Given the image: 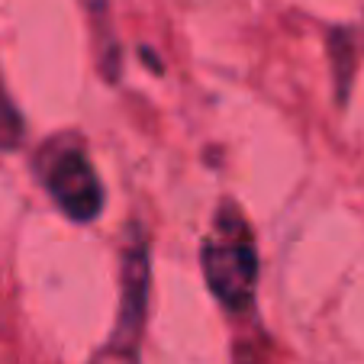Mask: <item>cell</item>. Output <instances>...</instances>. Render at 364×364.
Segmentation results:
<instances>
[{
    "label": "cell",
    "mask_w": 364,
    "mask_h": 364,
    "mask_svg": "<svg viewBox=\"0 0 364 364\" xmlns=\"http://www.w3.org/2000/svg\"><path fill=\"white\" fill-rule=\"evenodd\" d=\"M232 223L235 216L229 220V229L213 232L203 242L200 264H203L206 284L223 306L248 309L258 287V252H255L252 235L242 226L232 232Z\"/></svg>",
    "instance_id": "6da1fadb"
},
{
    "label": "cell",
    "mask_w": 364,
    "mask_h": 364,
    "mask_svg": "<svg viewBox=\"0 0 364 364\" xmlns=\"http://www.w3.org/2000/svg\"><path fill=\"white\" fill-rule=\"evenodd\" d=\"M48 193L58 203V210L77 223L97 220L103 210V184L81 151H65L62 159L52 161Z\"/></svg>",
    "instance_id": "7a4b0ae2"
},
{
    "label": "cell",
    "mask_w": 364,
    "mask_h": 364,
    "mask_svg": "<svg viewBox=\"0 0 364 364\" xmlns=\"http://www.w3.org/2000/svg\"><path fill=\"white\" fill-rule=\"evenodd\" d=\"M145 300H149V255L142 245H136L132 252H126L123 262V303H119V323L113 345H123V348L136 345L145 319Z\"/></svg>",
    "instance_id": "3957f363"
},
{
    "label": "cell",
    "mask_w": 364,
    "mask_h": 364,
    "mask_svg": "<svg viewBox=\"0 0 364 364\" xmlns=\"http://www.w3.org/2000/svg\"><path fill=\"white\" fill-rule=\"evenodd\" d=\"M90 364H139V361H136V351H132V348H123V345H110V348L100 351V355H97Z\"/></svg>",
    "instance_id": "277c9868"
}]
</instances>
